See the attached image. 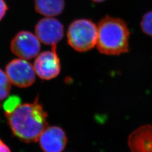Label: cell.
I'll return each mask as SVG.
<instances>
[{
  "label": "cell",
  "mask_w": 152,
  "mask_h": 152,
  "mask_svg": "<svg viewBox=\"0 0 152 152\" xmlns=\"http://www.w3.org/2000/svg\"><path fill=\"white\" fill-rule=\"evenodd\" d=\"M6 117L14 135L27 142L37 141L48 127V115L37 98L32 103L20 105Z\"/></svg>",
  "instance_id": "obj_1"
},
{
  "label": "cell",
  "mask_w": 152,
  "mask_h": 152,
  "mask_svg": "<svg viewBox=\"0 0 152 152\" xmlns=\"http://www.w3.org/2000/svg\"><path fill=\"white\" fill-rule=\"evenodd\" d=\"M96 46L99 52L118 55L129 51L130 31L123 20L106 16L98 24Z\"/></svg>",
  "instance_id": "obj_2"
},
{
  "label": "cell",
  "mask_w": 152,
  "mask_h": 152,
  "mask_svg": "<svg viewBox=\"0 0 152 152\" xmlns=\"http://www.w3.org/2000/svg\"><path fill=\"white\" fill-rule=\"evenodd\" d=\"M67 39L68 43L74 50L87 51L96 45L98 27L90 19H77L69 26Z\"/></svg>",
  "instance_id": "obj_3"
},
{
  "label": "cell",
  "mask_w": 152,
  "mask_h": 152,
  "mask_svg": "<svg viewBox=\"0 0 152 152\" xmlns=\"http://www.w3.org/2000/svg\"><path fill=\"white\" fill-rule=\"evenodd\" d=\"M6 74L11 83L18 87H29L36 80L34 67L22 59L11 61L6 67Z\"/></svg>",
  "instance_id": "obj_4"
},
{
  "label": "cell",
  "mask_w": 152,
  "mask_h": 152,
  "mask_svg": "<svg viewBox=\"0 0 152 152\" xmlns=\"http://www.w3.org/2000/svg\"><path fill=\"white\" fill-rule=\"evenodd\" d=\"M10 49L12 53L24 60H30L37 56L41 45L37 37L29 31L18 33L11 41Z\"/></svg>",
  "instance_id": "obj_5"
},
{
  "label": "cell",
  "mask_w": 152,
  "mask_h": 152,
  "mask_svg": "<svg viewBox=\"0 0 152 152\" xmlns=\"http://www.w3.org/2000/svg\"><path fill=\"white\" fill-rule=\"evenodd\" d=\"M34 69L41 78L49 80L59 75L60 72V60L53 45L51 51H44L38 55L34 61Z\"/></svg>",
  "instance_id": "obj_6"
},
{
  "label": "cell",
  "mask_w": 152,
  "mask_h": 152,
  "mask_svg": "<svg viewBox=\"0 0 152 152\" xmlns=\"http://www.w3.org/2000/svg\"><path fill=\"white\" fill-rule=\"evenodd\" d=\"M36 36L46 45H56L64 36V26L56 19L51 17L41 19L36 26Z\"/></svg>",
  "instance_id": "obj_7"
},
{
  "label": "cell",
  "mask_w": 152,
  "mask_h": 152,
  "mask_svg": "<svg viewBox=\"0 0 152 152\" xmlns=\"http://www.w3.org/2000/svg\"><path fill=\"white\" fill-rule=\"evenodd\" d=\"M38 140L44 152H62L67 143L64 131L58 126L47 127Z\"/></svg>",
  "instance_id": "obj_8"
},
{
  "label": "cell",
  "mask_w": 152,
  "mask_h": 152,
  "mask_svg": "<svg viewBox=\"0 0 152 152\" xmlns=\"http://www.w3.org/2000/svg\"><path fill=\"white\" fill-rule=\"evenodd\" d=\"M128 144L131 152H152V126H142L129 136Z\"/></svg>",
  "instance_id": "obj_9"
},
{
  "label": "cell",
  "mask_w": 152,
  "mask_h": 152,
  "mask_svg": "<svg viewBox=\"0 0 152 152\" xmlns=\"http://www.w3.org/2000/svg\"><path fill=\"white\" fill-rule=\"evenodd\" d=\"M35 10L44 16L52 17L61 14L64 10V0H35Z\"/></svg>",
  "instance_id": "obj_10"
},
{
  "label": "cell",
  "mask_w": 152,
  "mask_h": 152,
  "mask_svg": "<svg viewBox=\"0 0 152 152\" xmlns=\"http://www.w3.org/2000/svg\"><path fill=\"white\" fill-rule=\"evenodd\" d=\"M11 89V82L7 76L2 69H0V100L5 99Z\"/></svg>",
  "instance_id": "obj_11"
},
{
  "label": "cell",
  "mask_w": 152,
  "mask_h": 152,
  "mask_svg": "<svg viewBox=\"0 0 152 152\" xmlns=\"http://www.w3.org/2000/svg\"><path fill=\"white\" fill-rule=\"evenodd\" d=\"M21 105V99L17 95H12L7 99L4 102L3 107L6 114L12 113L17 108Z\"/></svg>",
  "instance_id": "obj_12"
},
{
  "label": "cell",
  "mask_w": 152,
  "mask_h": 152,
  "mask_svg": "<svg viewBox=\"0 0 152 152\" xmlns=\"http://www.w3.org/2000/svg\"><path fill=\"white\" fill-rule=\"evenodd\" d=\"M140 27L142 32L152 37V10L148 12L142 16Z\"/></svg>",
  "instance_id": "obj_13"
},
{
  "label": "cell",
  "mask_w": 152,
  "mask_h": 152,
  "mask_svg": "<svg viewBox=\"0 0 152 152\" xmlns=\"http://www.w3.org/2000/svg\"><path fill=\"white\" fill-rule=\"evenodd\" d=\"M8 10V7L4 0H0V21L4 18Z\"/></svg>",
  "instance_id": "obj_14"
},
{
  "label": "cell",
  "mask_w": 152,
  "mask_h": 152,
  "mask_svg": "<svg viewBox=\"0 0 152 152\" xmlns=\"http://www.w3.org/2000/svg\"><path fill=\"white\" fill-rule=\"evenodd\" d=\"M0 152H11L9 148L0 139Z\"/></svg>",
  "instance_id": "obj_15"
},
{
  "label": "cell",
  "mask_w": 152,
  "mask_h": 152,
  "mask_svg": "<svg viewBox=\"0 0 152 152\" xmlns=\"http://www.w3.org/2000/svg\"><path fill=\"white\" fill-rule=\"evenodd\" d=\"M92 1L95 2H97V3H99V2H102L105 1V0H92Z\"/></svg>",
  "instance_id": "obj_16"
}]
</instances>
